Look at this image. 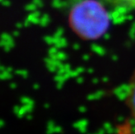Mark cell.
Segmentation results:
<instances>
[{
    "label": "cell",
    "mask_w": 135,
    "mask_h": 134,
    "mask_svg": "<svg viewBox=\"0 0 135 134\" xmlns=\"http://www.w3.org/2000/svg\"><path fill=\"white\" fill-rule=\"evenodd\" d=\"M125 104L129 111L131 118L135 121V71L126 85Z\"/></svg>",
    "instance_id": "obj_2"
},
{
    "label": "cell",
    "mask_w": 135,
    "mask_h": 134,
    "mask_svg": "<svg viewBox=\"0 0 135 134\" xmlns=\"http://www.w3.org/2000/svg\"><path fill=\"white\" fill-rule=\"evenodd\" d=\"M69 26L85 40H94L105 33L110 24L107 11L96 0H83L73 6L68 17Z\"/></svg>",
    "instance_id": "obj_1"
},
{
    "label": "cell",
    "mask_w": 135,
    "mask_h": 134,
    "mask_svg": "<svg viewBox=\"0 0 135 134\" xmlns=\"http://www.w3.org/2000/svg\"><path fill=\"white\" fill-rule=\"evenodd\" d=\"M113 134H133L132 126L128 123H125L118 128L115 133Z\"/></svg>",
    "instance_id": "obj_3"
}]
</instances>
